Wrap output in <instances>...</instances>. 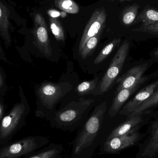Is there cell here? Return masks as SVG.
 Returning a JSON list of instances; mask_svg holds the SVG:
<instances>
[{
	"label": "cell",
	"instance_id": "cell-13",
	"mask_svg": "<svg viewBox=\"0 0 158 158\" xmlns=\"http://www.w3.org/2000/svg\"><path fill=\"white\" fill-rule=\"evenodd\" d=\"M148 68V64L135 66L128 70L122 77L118 80V87L116 92L118 93L124 88H130L133 86L143 78V76Z\"/></svg>",
	"mask_w": 158,
	"mask_h": 158
},
{
	"label": "cell",
	"instance_id": "cell-23",
	"mask_svg": "<svg viewBox=\"0 0 158 158\" xmlns=\"http://www.w3.org/2000/svg\"><path fill=\"white\" fill-rule=\"evenodd\" d=\"M158 105V89L148 99L141 105L131 116L132 117L137 114H143L145 111L151 108L154 107Z\"/></svg>",
	"mask_w": 158,
	"mask_h": 158
},
{
	"label": "cell",
	"instance_id": "cell-10",
	"mask_svg": "<svg viewBox=\"0 0 158 158\" xmlns=\"http://www.w3.org/2000/svg\"><path fill=\"white\" fill-rule=\"evenodd\" d=\"M106 17V11L104 7L97 8L94 10L83 32L79 44V52H81L88 40L105 28Z\"/></svg>",
	"mask_w": 158,
	"mask_h": 158
},
{
	"label": "cell",
	"instance_id": "cell-6",
	"mask_svg": "<svg viewBox=\"0 0 158 158\" xmlns=\"http://www.w3.org/2000/svg\"><path fill=\"white\" fill-rule=\"evenodd\" d=\"M130 44L125 41L118 49L99 84L98 94H104L110 89L111 85L120 73L129 52Z\"/></svg>",
	"mask_w": 158,
	"mask_h": 158
},
{
	"label": "cell",
	"instance_id": "cell-31",
	"mask_svg": "<svg viewBox=\"0 0 158 158\" xmlns=\"http://www.w3.org/2000/svg\"><path fill=\"white\" fill-rule=\"evenodd\" d=\"M154 55L156 58H158V48L154 52Z\"/></svg>",
	"mask_w": 158,
	"mask_h": 158
},
{
	"label": "cell",
	"instance_id": "cell-4",
	"mask_svg": "<svg viewBox=\"0 0 158 158\" xmlns=\"http://www.w3.org/2000/svg\"><path fill=\"white\" fill-rule=\"evenodd\" d=\"M93 101V99H83L78 102L71 103L56 113L52 121V126L63 131H75L80 126V122L85 110Z\"/></svg>",
	"mask_w": 158,
	"mask_h": 158
},
{
	"label": "cell",
	"instance_id": "cell-22",
	"mask_svg": "<svg viewBox=\"0 0 158 158\" xmlns=\"http://www.w3.org/2000/svg\"><path fill=\"white\" fill-rule=\"evenodd\" d=\"M55 6L67 13L77 14L80 11V7L73 0H54Z\"/></svg>",
	"mask_w": 158,
	"mask_h": 158
},
{
	"label": "cell",
	"instance_id": "cell-28",
	"mask_svg": "<svg viewBox=\"0 0 158 158\" xmlns=\"http://www.w3.org/2000/svg\"><path fill=\"white\" fill-rule=\"evenodd\" d=\"M49 17L53 18H57L60 16V12L55 9H50L47 12Z\"/></svg>",
	"mask_w": 158,
	"mask_h": 158
},
{
	"label": "cell",
	"instance_id": "cell-29",
	"mask_svg": "<svg viewBox=\"0 0 158 158\" xmlns=\"http://www.w3.org/2000/svg\"><path fill=\"white\" fill-rule=\"evenodd\" d=\"M67 13L64 12V11H62V12H60V16L62 18H64L66 16Z\"/></svg>",
	"mask_w": 158,
	"mask_h": 158
},
{
	"label": "cell",
	"instance_id": "cell-24",
	"mask_svg": "<svg viewBox=\"0 0 158 158\" xmlns=\"http://www.w3.org/2000/svg\"><path fill=\"white\" fill-rule=\"evenodd\" d=\"M98 80V78L96 77L91 81L82 82L78 85L76 91L81 95L88 94L96 88Z\"/></svg>",
	"mask_w": 158,
	"mask_h": 158
},
{
	"label": "cell",
	"instance_id": "cell-14",
	"mask_svg": "<svg viewBox=\"0 0 158 158\" xmlns=\"http://www.w3.org/2000/svg\"><path fill=\"white\" fill-rule=\"evenodd\" d=\"M146 77H143L133 86L130 88L122 89L117 93L114 98L112 105L109 111V116L110 118L114 117L119 112L123 104L127 101L130 97L137 90V88L146 80Z\"/></svg>",
	"mask_w": 158,
	"mask_h": 158
},
{
	"label": "cell",
	"instance_id": "cell-21",
	"mask_svg": "<svg viewBox=\"0 0 158 158\" xmlns=\"http://www.w3.org/2000/svg\"><path fill=\"white\" fill-rule=\"evenodd\" d=\"M49 21L51 31L56 40L64 42L65 40L64 31L59 20L49 17Z\"/></svg>",
	"mask_w": 158,
	"mask_h": 158
},
{
	"label": "cell",
	"instance_id": "cell-2",
	"mask_svg": "<svg viewBox=\"0 0 158 158\" xmlns=\"http://www.w3.org/2000/svg\"><path fill=\"white\" fill-rule=\"evenodd\" d=\"M21 101L15 104L0 123V145L11 141L25 123L28 106L21 86H19Z\"/></svg>",
	"mask_w": 158,
	"mask_h": 158
},
{
	"label": "cell",
	"instance_id": "cell-19",
	"mask_svg": "<svg viewBox=\"0 0 158 158\" xmlns=\"http://www.w3.org/2000/svg\"><path fill=\"white\" fill-rule=\"evenodd\" d=\"M121 41L120 38H115L112 40L107 45H106L99 52V54L95 59L94 63L95 64H98L103 62L111 52L117 48Z\"/></svg>",
	"mask_w": 158,
	"mask_h": 158
},
{
	"label": "cell",
	"instance_id": "cell-16",
	"mask_svg": "<svg viewBox=\"0 0 158 158\" xmlns=\"http://www.w3.org/2000/svg\"><path fill=\"white\" fill-rule=\"evenodd\" d=\"M64 147L61 144L50 143L38 151L22 158H64Z\"/></svg>",
	"mask_w": 158,
	"mask_h": 158
},
{
	"label": "cell",
	"instance_id": "cell-30",
	"mask_svg": "<svg viewBox=\"0 0 158 158\" xmlns=\"http://www.w3.org/2000/svg\"><path fill=\"white\" fill-rule=\"evenodd\" d=\"M111 1H118L120 2H130V1H132V0H109Z\"/></svg>",
	"mask_w": 158,
	"mask_h": 158
},
{
	"label": "cell",
	"instance_id": "cell-15",
	"mask_svg": "<svg viewBox=\"0 0 158 158\" xmlns=\"http://www.w3.org/2000/svg\"><path fill=\"white\" fill-rule=\"evenodd\" d=\"M143 121V114H137L128 118L126 121L114 129L106 139L137 131Z\"/></svg>",
	"mask_w": 158,
	"mask_h": 158
},
{
	"label": "cell",
	"instance_id": "cell-25",
	"mask_svg": "<svg viewBox=\"0 0 158 158\" xmlns=\"http://www.w3.org/2000/svg\"><path fill=\"white\" fill-rule=\"evenodd\" d=\"M133 31L144 32L152 35H158V23L152 24L145 27L141 26L133 30Z\"/></svg>",
	"mask_w": 158,
	"mask_h": 158
},
{
	"label": "cell",
	"instance_id": "cell-12",
	"mask_svg": "<svg viewBox=\"0 0 158 158\" xmlns=\"http://www.w3.org/2000/svg\"><path fill=\"white\" fill-rule=\"evenodd\" d=\"M158 89V80L142 89L128 103L125 104L119 113L129 118L144 102L148 100Z\"/></svg>",
	"mask_w": 158,
	"mask_h": 158
},
{
	"label": "cell",
	"instance_id": "cell-18",
	"mask_svg": "<svg viewBox=\"0 0 158 158\" xmlns=\"http://www.w3.org/2000/svg\"><path fill=\"white\" fill-rule=\"evenodd\" d=\"M140 5L135 3L126 6L123 10L121 19L123 25L130 26L134 22L138 15V9Z\"/></svg>",
	"mask_w": 158,
	"mask_h": 158
},
{
	"label": "cell",
	"instance_id": "cell-32",
	"mask_svg": "<svg viewBox=\"0 0 158 158\" xmlns=\"http://www.w3.org/2000/svg\"><path fill=\"white\" fill-rule=\"evenodd\" d=\"M156 158H158V155L156 157Z\"/></svg>",
	"mask_w": 158,
	"mask_h": 158
},
{
	"label": "cell",
	"instance_id": "cell-20",
	"mask_svg": "<svg viewBox=\"0 0 158 158\" xmlns=\"http://www.w3.org/2000/svg\"><path fill=\"white\" fill-rule=\"evenodd\" d=\"M104 29L100 30L95 36L90 38L86 42L81 52H79V54L83 59L86 58L94 50L98 44Z\"/></svg>",
	"mask_w": 158,
	"mask_h": 158
},
{
	"label": "cell",
	"instance_id": "cell-26",
	"mask_svg": "<svg viewBox=\"0 0 158 158\" xmlns=\"http://www.w3.org/2000/svg\"><path fill=\"white\" fill-rule=\"evenodd\" d=\"M6 90V84L5 77L3 72L0 70V94H3Z\"/></svg>",
	"mask_w": 158,
	"mask_h": 158
},
{
	"label": "cell",
	"instance_id": "cell-11",
	"mask_svg": "<svg viewBox=\"0 0 158 158\" xmlns=\"http://www.w3.org/2000/svg\"><path fill=\"white\" fill-rule=\"evenodd\" d=\"M147 136L138 143L135 158H156L158 155V118L149 127Z\"/></svg>",
	"mask_w": 158,
	"mask_h": 158
},
{
	"label": "cell",
	"instance_id": "cell-8",
	"mask_svg": "<svg viewBox=\"0 0 158 158\" xmlns=\"http://www.w3.org/2000/svg\"><path fill=\"white\" fill-rule=\"evenodd\" d=\"M31 33L34 46L46 58H50L52 56V46L46 22L40 13H35L33 15Z\"/></svg>",
	"mask_w": 158,
	"mask_h": 158
},
{
	"label": "cell",
	"instance_id": "cell-3",
	"mask_svg": "<svg viewBox=\"0 0 158 158\" xmlns=\"http://www.w3.org/2000/svg\"><path fill=\"white\" fill-rule=\"evenodd\" d=\"M48 137L31 135L0 145V158H22L46 146Z\"/></svg>",
	"mask_w": 158,
	"mask_h": 158
},
{
	"label": "cell",
	"instance_id": "cell-5",
	"mask_svg": "<svg viewBox=\"0 0 158 158\" xmlns=\"http://www.w3.org/2000/svg\"><path fill=\"white\" fill-rule=\"evenodd\" d=\"M13 22L19 27L24 22L11 2L0 0V38L6 47H10L12 43L11 33L15 30Z\"/></svg>",
	"mask_w": 158,
	"mask_h": 158
},
{
	"label": "cell",
	"instance_id": "cell-17",
	"mask_svg": "<svg viewBox=\"0 0 158 158\" xmlns=\"http://www.w3.org/2000/svg\"><path fill=\"white\" fill-rule=\"evenodd\" d=\"M134 23H142L141 26H149L158 23V11L151 7H146L136 17Z\"/></svg>",
	"mask_w": 158,
	"mask_h": 158
},
{
	"label": "cell",
	"instance_id": "cell-1",
	"mask_svg": "<svg viewBox=\"0 0 158 158\" xmlns=\"http://www.w3.org/2000/svg\"><path fill=\"white\" fill-rule=\"evenodd\" d=\"M106 110V102H103L95 109L72 142L71 158H87L86 154L100 131Z\"/></svg>",
	"mask_w": 158,
	"mask_h": 158
},
{
	"label": "cell",
	"instance_id": "cell-7",
	"mask_svg": "<svg viewBox=\"0 0 158 158\" xmlns=\"http://www.w3.org/2000/svg\"><path fill=\"white\" fill-rule=\"evenodd\" d=\"M72 88V85L68 82L58 84L44 83L38 88L37 94L44 106L48 108L52 109L57 101Z\"/></svg>",
	"mask_w": 158,
	"mask_h": 158
},
{
	"label": "cell",
	"instance_id": "cell-9",
	"mask_svg": "<svg viewBox=\"0 0 158 158\" xmlns=\"http://www.w3.org/2000/svg\"><path fill=\"white\" fill-rule=\"evenodd\" d=\"M145 135L137 131L106 139L100 147L99 154H119L122 150L140 143Z\"/></svg>",
	"mask_w": 158,
	"mask_h": 158
},
{
	"label": "cell",
	"instance_id": "cell-27",
	"mask_svg": "<svg viewBox=\"0 0 158 158\" xmlns=\"http://www.w3.org/2000/svg\"><path fill=\"white\" fill-rule=\"evenodd\" d=\"M2 94H0V123L2 122V119L4 117L5 113V106L4 104L3 101L1 97Z\"/></svg>",
	"mask_w": 158,
	"mask_h": 158
}]
</instances>
